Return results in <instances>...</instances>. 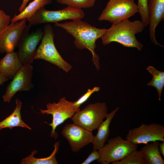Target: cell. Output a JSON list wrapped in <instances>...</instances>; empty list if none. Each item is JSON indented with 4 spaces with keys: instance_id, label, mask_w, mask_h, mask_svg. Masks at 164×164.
Here are the masks:
<instances>
[{
    "instance_id": "cell-1",
    "label": "cell",
    "mask_w": 164,
    "mask_h": 164,
    "mask_svg": "<svg viewBox=\"0 0 164 164\" xmlns=\"http://www.w3.org/2000/svg\"><path fill=\"white\" fill-rule=\"evenodd\" d=\"M55 26L64 29L74 38L75 46L80 50L87 49L92 56V61L97 70L100 69V58L95 51L96 42L106 31L105 28H98L81 19L55 23Z\"/></svg>"
},
{
    "instance_id": "cell-2",
    "label": "cell",
    "mask_w": 164,
    "mask_h": 164,
    "mask_svg": "<svg viewBox=\"0 0 164 164\" xmlns=\"http://www.w3.org/2000/svg\"><path fill=\"white\" fill-rule=\"evenodd\" d=\"M146 27L140 20L131 21L125 20L107 29L101 38L104 45L112 42L118 43L125 47H135L141 51L142 44L136 39V34L141 33Z\"/></svg>"
},
{
    "instance_id": "cell-3",
    "label": "cell",
    "mask_w": 164,
    "mask_h": 164,
    "mask_svg": "<svg viewBox=\"0 0 164 164\" xmlns=\"http://www.w3.org/2000/svg\"><path fill=\"white\" fill-rule=\"evenodd\" d=\"M54 37L53 29L48 24L44 27L41 42L37 48L34 59L45 60L67 73L72 67L58 51L54 44Z\"/></svg>"
},
{
    "instance_id": "cell-4",
    "label": "cell",
    "mask_w": 164,
    "mask_h": 164,
    "mask_svg": "<svg viewBox=\"0 0 164 164\" xmlns=\"http://www.w3.org/2000/svg\"><path fill=\"white\" fill-rule=\"evenodd\" d=\"M108 111L105 102H97L89 104L83 110L76 112L71 119L73 123L92 132L97 129L107 118Z\"/></svg>"
},
{
    "instance_id": "cell-5",
    "label": "cell",
    "mask_w": 164,
    "mask_h": 164,
    "mask_svg": "<svg viewBox=\"0 0 164 164\" xmlns=\"http://www.w3.org/2000/svg\"><path fill=\"white\" fill-rule=\"evenodd\" d=\"M107 141V143L98 150L100 157L97 161L101 164L112 163L121 160L138 147V145L123 139L120 136Z\"/></svg>"
},
{
    "instance_id": "cell-6",
    "label": "cell",
    "mask_w": 164,
    "mask_h": 164,
    "mask_svg": "<svg viewBox=\"0 0 164 164\" xmlns=\"http://www.w3.org/2000/svg\"><path fill=\"white\" fill-rule=\"evenodd\" d=\"M138 12L134 0H109L98 18L99 21H107L116 25Z\"/></svg>"
},
{
    "instance_id": "cell-7",
    "label": "cell",
    "mask_w": 164,
    "mask_h": 164,
    "mask_svg": "<svg viewBox=\"0 0 164 164\" xmlns=\"http://www.w3.org/2000/svg\"><path fill=\"white\" fill-rule=\"evenodd\" d=\"M85 13L81 9L67 6L57 10H49L43 7L38 9L27 20L31 26L62 21L81 19Z\"/></svg>"
},
{
    "instance_id": "cell-8",
    "label": "cell",
    "mask_w": 164,
    "mask_h": 164,
    "mask_svg": "<svg viewBox=\"0 0 164 164\" xmlns=\"http://www.w3.org/2000/svg\"><path fill=\"white\" fill-rule=\"evenodd\" d=\"M73 104V102L67 101L65 97H63L57 103H48L46 105V109H39L40 113L43 114H51L52 116V122L48 124L52 128L51 137L56 139L58 137V134L56 132L57 127L67 119L71 118L76 112L80 110L76 108Z\"/></svg>"
},
{
    "instance_id": "cell-9",
    "label": "cell",
    "mask_w": 164,
    "mask_h": 164,
    "mask_svg": "<svg viewBox=\"0 0 164 164\" xmlns=\"http://www.w3.org/2000/svg\"><path fill=\"white\" fill-rule=\"evenodd\" d=\"M126 139L137 145L156 141L164 142V126L154 123L142 124L138 128L130 129Z\"/></svg>"
},
{
    "instance_id": "cell-10",
    "label": "cell",
    "mask_w": 164,
    "mask_h": 164,
    "mask_svg": "<svg viewBox=\"0 0 164 164\" xmlns=\"http://www.w3.org/2000/svg\"><path fill=\"white\" fill-rule=\"evenodd\" d=\"M31 26H27L24 34L17 46V52L22 65L31 64L35 60L37 46L42 38L43 31L40 29L29 32Z\"/></svg>"
},
{
    "instance_id": "cell-11",
    "label": "cell",
    "mask_w": 164,
    "mask_h": 164,
    "mask_svg": "<svg viewBox=\"0 0 164 164\" xmlns=\"http://www.w3.org/2000/svg\"><path fill=\"white\" fill-rule=\"evenodd\" d=\"M33 67L31 64L23 65L15 74L7 87L2 97L4 102L9 103L18 91H29L32 88Z\"/></svg>"
},
{
    "instance_id": "cell-12",
    "label": "cell",
    "mask_w": 164,
    "mask_h": 164,
    "mask_svg": "<svg viewBox=\"0 0 164 164\" xmlns=\"http://www.w3.org/2000/svg\"><path fill=\"white\" fill-rule=\"evenodd\" d=\"M26 19L11 22L0 33V52L6 53L14 51L17 46L26 30Z\"/></svg>"
},
{
    "instance_id": "cell-13",
    "label": "cell",
    "mask_w": 164,
    "mask_h": 164,
    "mask_svg": "<svg viewBox=\"0 0 164 164\" xmlns=\"http://www.w3.org/2000/svg\"><path fill=\"white\" fill-rule=\"evenodd\" d=\"M61 132L73 152L80 151L83 147L92 143L94 136L92 132L74 123L67 124Z\"/></svg>"
},
{
    "instance_id": "cell-14",
    "label": "cell",
    "mask_w": 164,
    "mask_h": 164,
    "mask_svg": "<svg viewBox=\"0 0 164 164\" xmlns=\"http://www.w3.org/2000/svg\"><path fill=\"white\" fill-rule=\"evenodd\" d=\"M147 9L151 40L155 45L163 47L156 41L155 29L159 22L164 19V0H148Z\"/></svg>"
},
{
    "instance_id": "cell-15",
    "label": "cell",
    "mask_w": 164,
    "mask_h": 164,
    "mask_svg": "<svg viewBox=\"0 0 164 164\" xmlns=\"http://www.w3.org/2000/svg\"><path fill=\"white\" fill-rule=\"evenodd\" d=\"M22 66L17 52H7L0 60V75L12 79Z\"/></svg>"
},
{
    "instance_id": "cell-16",
    "label": "cell",
    "mask_w": 164,
    "mask_h": 164,
    "mask_svg": "<svg viewBox=\"0 0 164 164\" xmlns=\"http://www.w3.org/2000/svg\"><path fill=\"white\" fill-rule=\"evenodd\" d=\"M119 109V107H118L108 114L105 120L97 128V132L95 136H94L92 142L93 145V150H98L105 144L110 135L111 122Z\"/></svg>"
},
{
    "instance_id": "cell-17",
    "label": "cell",
    "mask_w": 164,
    "mask_h": 164,
    "mask_svg": "<svg viewBox=\"0 0 164 164\" xmlns=\"http://www.w3.org/2000/svg\"><path fill=\"white\" fill-rule=\"evenodd\" d=\"M16 106L13 112L8 117L0 122V131L3 129L9 128L12 129L16 127L25 128L31 130V128L22 120L21 115V109L22 102L19 99L15 101Z\"/></svg>"
},
{
    "instance_id": "cell-18",
    "label": "cell",
    "mask_w": 164,
    "mask_h": 164,
    "mask_svg": "<svg viewBox=\"0 0 164 164\" xmlns=\"http://www.w3.org/2000/svg\"><path fill=\"white\" fill-rule=\"evenodd\" d=\"M159 141L149 142L139 151L145 164H164L163 159L159 149Z\"/></svg>"
},
{
    "instance_id": "cell-19",
    "label": "cell",
    "mask_w": 164,
    "mask_h": 164,
    "mask_svg": "<svg viewBox=\"0 0 164 164\" xmlns=\"http://www.w3.org/2000/svg\"><path fill=\"white\" fill-rule=\"evenodd\" d=\"M52 0H34L26 7L18 15H15L11 19V22H15L23 19L27 20L36 12L46 5L51 3Z\"/></svg>"
},
{
    "instance_id": "cell-20",
    "label": "cell",
    "mask_w": 164,
    "mask_h": 164,
    "mask_svg": "<svg viewBox=\"0 0 164 164\" xmlns=\"http://www.w3.org/2000/svg\"><path fill=\"white\" fill-rule=\"evenodd\" d=\"M60 142L55 143L54 146V150L49 156L44 158H37L34 157L35 154L38 151L34 150L31 154L27 157L22 159L20 162L21 164H57V162L56 158V155L57 153L59 147Z\"/></svg>"
},
{
    "instance_id": "cell-21",
    "label": "cell",
    "mask_w": 164,
    "mask_h": 164,
    "mask_svg": "<svg viewBox=\"0 0 164 164\" xmlns=\"http://www.w3.org/2000/svg\"><path fill=\"white\" fill-rule=\"evenodd\" d=\"M147 69L153 76L152 79L147 85L156 88L158 94L159 100L160 101L162 90L164 86V72L158 70L151 66H148Z\"/></svg>"
},
{
    "instance_id": "cell-22",
    "label": "cell",
    "mask_w": 164,
    "mask_h": 164,
    "mask_svg": "<svg viewBox=\"0 0 164 164\" xmlns=\"http://www.w3.org/2000/svg\"><path fill=\"white\" fill-rule=\"evenodd\" d=\"M58 3L79 9L89 8L94 5L95 0H55Z\"/></svg>"
},
{
    "instance_id": "cell-23",
    "label": "cell",
    "mask_w": 164,
    "mask_h": 164,
    "mask_svg": "<svg viewBox=\"0 0 164 164\" xmlns=\"http://www.w3.org/2000/svg\"><path fill=\"white\" fill-rule=\"evenodd\" d=\"M113 164H145V161L139 151L135 150L123 159Z\"/></svg>"
},
{
    "instance_id": "cell-24",
    "label": "cell",
    "mask_w": 164,
    "mask_h": 164,
    "mask_svg": "<svg viewBox=\"0 0 164 164\" xmlns=\"http://www.w3.org/2000/svg\"><path fill=\"white\" fill-rule=\"evenodd\" d=\"M147 4L148 0H138V12L140 15L141 21L146 26L149 24Z\"/></svg>"
},
{
    "instance_id": "cell-25",
    "label": "cell",
    "mask_w": 164,
    "mask_h": 164,
    "mask_svg": "<svg viewBox=\"0 0 164 164\" xmlns=\"http://www.w3.org/2000/svg\"><path fill=\"white\" fill-rule=\"evenodd\" d=\"M99 87H95L92 89H88L87 92L75 101L73 102V105L77 109H80V105L86 102L94 92L100 90Z\"/></svg>"
},
{
    "instance_id": "cell-26",
    "label": "cell",
    "mask_w": 164,
    "mask_h": 164,
    "mask_svg": "<svg viewBox=\"0 0 164 164\" xmlns=\"http://www.w3.org/2000/svg\"><path fill=\"white\" fill-rule=\"evenodd\" d=\"M10 16L3 10L0 9V33L3 31L11 23Z\"/></svg>"
},
{
    "instance_id": "cell-27",
    "label": "cell",
    "mask_w": 164,
    "mask_h": 164,
    "mask_svg": "<svg viewBox=\"0 0 164 164\" xmlns=\"http://www.w3.org/2000/svg\"><path fill=\"white\" fill-rule=\"evenodd\" d=\"M99 157L100 155L98 150H93L87 158L81 164H89L95 160H97L99 159Z\"/></svg>"
},
{
    "instance_id": "cell-28",
    "label": "cell",
    "mask_w": 164,
    "mask_h": 164,
    "mask_svg": "<svg viewBox=\"0 0 164 164\" xmlns=\"http://www.w3.org/2000/svg\"><path fill=\"white\" fill-rule=\"evenodd\" d=\"M30 0H22V2L20 6L19 10V13L22 12L27 6V5Z\"/></svg>"
},
{
    "instance_id": "cell-29",
    "label": "cell",
    "mask_w": 164,
    "mask_h": 164,
    "mask_svg": "<svg viewBox=\"0 0 164 164\" xmlns=\"http://www.w3.org/2000/svg\"><path fill=\"white\" fill-rule=\"evenodd\" d=\"M159 151L163 157L164 156V142L159 143Z\"/></svg>"
},
{
    "instance_id": "cell-30",
    "label": "cell",
    "mask_w": 164,
    "mask_h": 164,
    "mask_svg": "<svg viewBox=\"0 0 164 164\" xmlns=\"http://www.w3.org/2000/svg\"><path fill=\"white\" fill-rule=\"evenodd\" d=\"M9 78L0 75V85L3 84L5 82L8 80Z\"/></svg>"
},
{
    "instance_id": "cell-31",
    "label": "cell",
    "mask_w": 164,
    "mask_h": 164,
    "mask_svg": "<svg viewBox=\"0 0 164 164\" xmlns=\"http://www.w3.org/2000/svg\"><path fill=\"white\" fill-rule=\"evenodd\" d=\"M1 60V58H0V60Z\"/></svg>"
}]
</instances>
